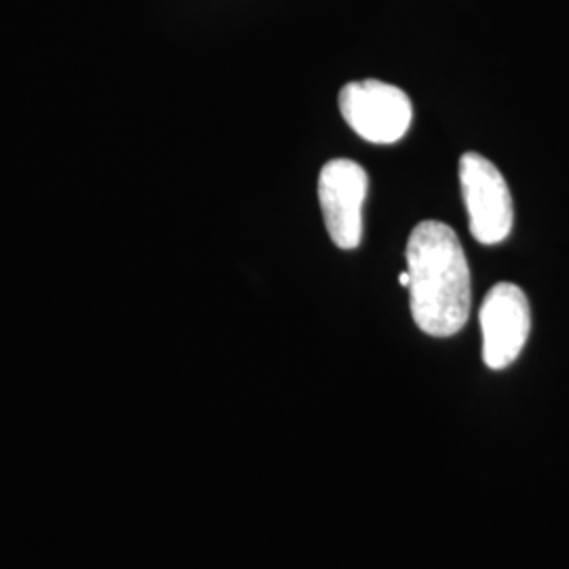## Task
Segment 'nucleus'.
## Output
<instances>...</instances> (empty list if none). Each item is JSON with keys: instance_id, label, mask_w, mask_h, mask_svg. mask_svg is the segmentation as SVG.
Instances as JSON below:
<instances>
[{"instance_id": "obj_5", "label": "nucleus", "mask_w": 569, "mask_h": 569, "mask_svg": "<svg viewBox=\"0 0 569 569\" xmlns=\"http://www.w3.org/2000/svg\"><path fill=\"white\" fill-rule=\"evenodd\" d=\"M483 331V361L489 369H507L517 361L528 342L531 312L521 287L498 283L491 287L479 312Z\"/></svg>"}, {"instance_id": "obj_4", "label": "nucleus", "mask_w": 569, "mask_h": 569, "mask_svg": "<svg viewBox=\"0 0 569 569\" xmlns=\"http://www.w3.org/2000/svg\"><path fill=\"white\" fill-rule=\"evenodd\" d=\"M366 169L348 159H333L321 169L319 201L331 241L340 249H355L363 234Z\"/></svg>"}, {"instance_id": "obj_3", "label": "nucleus", "mask_w": 569, "mask_h": 569, "mask_svg": "<svg viewBox=\"0 0 569 569\" xmlns=\"http://www.w3.org/2000/svg\"><path fill=\"white\" fill-rule=\"evenodd\" d=\"M460 183L470 234L481 244L502 243L512 230V197L498 167L477 152L460 159Z\"/></svg>"}, {"instance_id": "obj_6", "label": "nucleus", "mask_w": 569, "mask_h": 569, "mask_svg": "<svg viewBox=\"0 0 569 569\" xmlns=\"http://www.w3.org/2000/svg\"><path fill=\"white\" fill-rule=\"evenodd\" d=\"M399 283L403 284V287H409V272H401L399 274Z\"/></svg>"}, {"instance_id": "obj_2", "label": "nucleus", "mask_w": 569, "mask_h": 569, "mask_svg": "<svg viewBox=\"0 0 569 569\" xmlns=\"http://www.w3.org/2000/svg\"><path fill=\"white\" fill-rule=\"evenodd\" d=\"M338 103L350 129L371 143L399 142L413 114L406 91L382 81L348 82Z\"/></svg>"}, {"instance_id": "obj_1", "label": "nucleus", "mask_w": 569, "mask_h": 569, "mask_svg": "<svg viewBox=\"0 0 569 569\" xmlns=\"http://www.w3.org/2000/svg\"><path fill=\"white\" fill-rule=\"evenodd\" d=\"M406 258L416 326L435 338L456 336L470 315V268L458 234L448 224L422 222L407 241Z\"/></svg>"}]
</instances>
